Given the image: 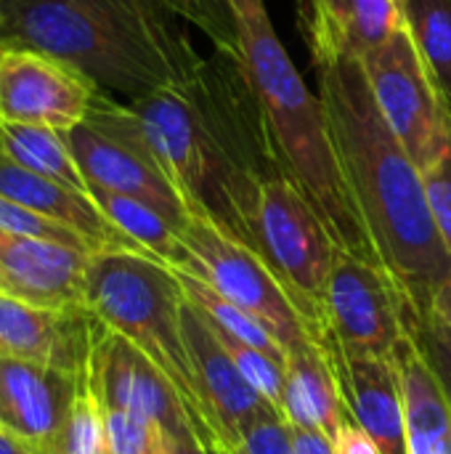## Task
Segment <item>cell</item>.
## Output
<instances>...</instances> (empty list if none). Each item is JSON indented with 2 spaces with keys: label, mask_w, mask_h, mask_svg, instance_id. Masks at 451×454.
I'll return each mask as SVG.
<instances>
[{
  "label": "cell",
  "mask_w": 451,
  "mask_h": 454,
  "mask_svg": "<svg viewBox=\"0 0 451 454\" xmlns=\"http://www.w3.org/2000/svg\"><path fill=\"white\" fill-rule=\"evenodd\" d=\"M130 106L189 213L255 247L260 189L279 170L239 67L215 51L189 80Z\"/></svg>",
  "instance_id": "1"
},
{
  "label": "cell",
  "mask_w": 451,
  "mask_h": 454,
  "mask_svg": "<svg viewBox=\"0 0 451 454\" xmlns=\"http://www.w3.org/2000/svg\"><path fill=\"white\" fill-rule=\"evenodd\" d=\"M332 144L380 263L417 317H428L451 255L433 223L423 170L383 117L354 56H311Z\"/></svg>",
  "instance_id": "2"
},
{
  "label": "cell",
  "mask_w": 451,
  "mask_h": 454,
  "mask_svg": "<svg viewBox=\"0 0 451 454\" xmlns=\"http://www.w3.org/2000/svg\"><path fill=\"white\" fill-rule=\"evenodd\" d=\"M170 5L239 67L276 170L314 205L338 247L383 266L346 184L319 93L306 85L276 37L266 0H173Z\"/></svg>",
  "instance_id": "3"
},
{
  "label": "cell",
  "mask_w": 451,
  "mask_h": 454,
  "mask_svg": "<svg viewBox=\"0 0 451 454\" xmlns=\"http://www.w3.org/2000/svg\"><path fill=\"white\" fill-rule=\"evenodd\" d=\"M0 45L61 59L128 104L189 80L207 59L167 0H3Z\"/></svg>",
  "instance_id": "4"
},
{
  "label": "cell",
  "mask_w": 451,
  "mask_h": 454,
  "mask_svg": "<svg viewBox=\"0 0 451 454\" xmlns=\"http://www.w3.org/2000/svg\"><path fill=\"white\" fill-rule=\"evenodd\" d=\"M183 287L162 261L138 250H104L90 255L88 309L165 372L183 399L202 447L210 454H229L202 410L183 340Z\"/></svg>",
  "instance_id": "5"
},
{
  "label": "cell",
  "mask_w": 451,
  "mask_h": 454,
  "mask_svg": "<svg viewBox=\"0 0 451 454\" xmlns=\"http://www.w3.org/2000/svg\"><path fill=\"white\" fill-rule=\"evenodd\" d=\"M64 136L88 189L141 200L181 229L189 223L191 213L128 101L98 90L85 120Z\"/></svg>",
  "instance_id": "6"
},
{
  "label": "cell",
  "mask_w": 451,
  "mask_h": 454,
  "mask_svg": "<svg viewBox=\"0 0 451 454\" xmlns=\"http://www.w3.org/2000/svg\"><path fill=\"white\" fill-rule=\"evenodd\" d=\"M255 247L322 343L327 333L324 293L340 247L314 205L282 173L260 189Z\"/></svg>",
  "instance_id": "7"
},
{
  "label": "cell",
  "mask_w": 451,
  "mask_h": 454,
  "mask_svg": "<svg viewBox=\"0 0 451 454\" xmlns=\"http://www.w3.org/2000/svg\"><path fill=\"white\" fill-rule=\"evenodd\" d=\"M183 245L191 255L183 274L202 279L221 298L263 322L287 351L306 340L319 343L316 333L255 247L226 234L207 218L194 215L183 226Z\"/></svg>",
  "instance_id": "8"
},
{
  "label": "cell",
  "mask_w": 451,
  "mask_h": 454,
  "mask_svg": "<svg viewBox=\"0 0 451 454\" xmlns=\"http://www.w3.org/2000/svg\"><path fill=\"white\" fill-rule=\"evenodd\" d=\"M372 96L396 138L420 170L433 165L451 144V114L407 32V24L388 43L362 59Z\"/></svg>",
  "instance_id": "9"
},
{
  "label": "cell",
  "mask_w": 451,
  "mask_h": 454,
  "mask_svg": "<svg viewBox=\"0 0 451 454\" xmlns=\"http://www.w3.org/2000/svg\"><path fill=\"white\" fill-rule=\"evenodd\" d=\"M409 311L412 303L383 266L338 253L324 293V325L346 354L393 356L409 330Z\"/></svg>",
  "instance_id": "10"
},
{
  "label": "cell",
  "mask_w": 451,
  "mask_h": 454,
  "mask_svg": "<svg viewBox=\"0 0 451 454\" xmlns=\"http://www.w3.org/2000/svg\"><path fill=\"white\" fill-rule=\"evenodd\" d=\"M98 96L74 67L32 48H0V120L72 130Z\"/></svg>",
  "instance_id": "11"
},
{
  "label": "cell",
  "mask_w": 451,
  "mask_h": 454,
  "mask_svg": "<svg viewBox=\"0 0 451 454\" xmlns=\"http://www.w3.org/2000/svg\"><path fill=\"white\" fill-rule=\"evenodd\" d=\"M90 380L109 412L146 418L157 423L167 436L194 431L191 415L165 372L141 348H136L120 333L109 330L104 322L98 325L93 340Z\"/></svg>",
  "instance_id": "12"
},
{
  "label": "cell",
  "mask_w": 451,
  "mask_h": 454,
  "mask_svg": "<svg viewBox=\"0 0 451 454\" xmlns=\"http://www.w3.org/2000/svg\"><path fill=\"white\" fill-rule=\"evenodd\" d=\"M181 322L207 426L218 436L221 447L226 452H234L239 450L242 431L250 423L274 415L276 410L245 380V375L223 348L221 338L189 306V301L183 303Z\"/></svg>",
  "instance_id": "13"
},
{
  "label": "cell",
  "mask_w": 451,
  "mask_h": 454,
  "mask_svg": "<svg viewBox=\"0 0 451 454\" xmlns=\"http://www.w3.org/2000/svg\"><path fill=\"white\" fill-rule=\"evenodd\" d=\"M90 250L0 231V293L43 309H88Z\"/></svg>",
  "instance_id": "14"
},
{
  "label": "cell",
  "mask_w": 451,
  "mask_h": 454,
  "mask_svg": "<svg viewBox=\"0 0 451 454\" xmlns=\"http://www.w3.org/2000/svg\"><path fill=\"white\" fill-rule=\"evenodd\" d=\"M98 317L90 309H43L0 293V356L80 375L93 351Z\"/></svg>",
  "instance_id": "15"
},
{
  "label": "cell",
  "mask_w": 451,
  "mask_h": 454,
  "mask_svg": "<svg viewBox=\"0 0 451 454\" xmlns=\"http://www.w3.org/2000/svg\"><path fill=\"white\" fill-rule=\"evenodd\" d=\"M322 346L335 364L351 423L375 442L380 454H407L404 394L393 356L346 354L327 333Z\"/></svg>",
  "instance_id": "16"
},
{
  "label": "cell",
  "mask_w": 451,
  "mask_h": 454,
  "mask_svg": "<svg viewBox=\"0 0 451 454\" xmlns=\"http://www.w3.org/2000/svg\"><path fill=\"white\" fill-rule=\"evenodd\" d=\"M77 391V375L0 356V426L37 454L53 447Z\"/></svg>",
  "instance_id": "17"
},
{
  "label": "cell",
  "mask_w": 451,
  "mask_h": 454,
  "mask_svg": "<svg viewBox=\"0 0 451 454\" xmlns=\"http://www.w3.org/2000/svg\"><path fill=\"white\" fill-rule=\"evenodd\" d=\"M0 194L13 200L16 205L80 234L93 253L104 250H138L96 205L88 192L72 189L53 178H43L19 162H13L0 149ZM144 253V250H138Z\"/></svg>",
  "instance_id": "18"
},
{
  "label": "cell",
  "mask_w": 451,
  "mask_h": 454,
  "mask_svg": "<svg viewBox=\"0 0 451 454\" xmlns=\"http://www.w3.org/2000/svg\"><path fill=\"white\" fill-rule=\"evenodd\" d=\"M298 27L311 56L364 59L404 27L401 0H298Z\"/></svg>",
  "instance_id": "19"
},
{
  "label": "cell",
  "mask_w": 451,
  "mask_h": 454,
  "mask_svg": "<svg viewBox=\"0 0 451 454\" xmlns=\"http://www.w3.org/2000/svg\"><path fill=\"white\" fill-rule=\"evenodd\" d=\"M287 391L284 420L290 426L316 428L330 442L338 439L351 415L340 391V380L327 348L316 340H306L287 351Z\"/></svg>",
  "instance_id": "20"
},
{
  "label": "cell",
  "mask_w": 451,
  "mask_h": 454,
  "mask_svg": "<svg viewBox=\"0 0 451 454\" xmlns=\"http://www.w3.org/2000/svg\"><path fill=\"white\" fill-rule=\"evenodd\" d=\"M401 378L407 454H451V407L417 338L407 330L393 351Z\"/></svg>",
  "instance_id": "21"
},
{
  "label": "cell",
  "mask_w": 451,
  "mask_h": 454,
  "mask_svg": "<svg viewBox=\"0 0 451 454\" xmlns=\"http://www.w3.org/2000/svg\"><path fill=\"white\" fill-rule=\"evenodd\" d=\"M90 197L96 200L101 213L133 245H138V250H144L146 255L162 261L165 266L175 271H183L189 266L191 255H189V247L183 245V229L175 226L157 207L141 200L125 197V194L106 192V189H90Z\"/></svg>",
  "instance_id": "22"
},
{
  "label": "cell",
  "mask_w": 451,
  "mask_h": 454,
  "mask_svg": "<svg viewBox=\"0 0 451 454\" xmlns=\"http://www.w3.org/2000/svg\"><path fill=\"white\" fill-rule=\"evenodd\" d=\"M0 149L27 170L90 194L88 181L82 178L72 157V149L66 144V136L61 130H53L48 125H24V122L0 120Z\"/></svg>",
  "instance_id": "23"
},
{
  "label": "cell",
  "mask_w": 451,
  "mask_h": 454,
  "mask_svg": "<svg viewBox=\"0 0 451 454\" xmlns=\"http://www.w3.org/2000/svg\"><path fill=\"white\" fill-rule=\"evenodd\" d=\"M175 271V269H173ZM181 287H183V295L189 301V306L221 335H229V338H237L247 346H253L255 351L271 356L274 362L279 364H287V348L282 346V340L263 325L258 322L255 317H250L247 311H242L239 306L229 303L226 298H221L210 285H205L202 279L191 277V274H183V271H175Z\"/></svg>",
  "instance_id": "24"
},
{
  "label": "cell",
  "mask_w": 451,
  "mask_h": 454,
  "mask_svg": "<svg viewBox=\"0 0 451 454\" xmlns=\"http://www.w3.org/2000/svg\"><path fill=\"white\" fill-rule=\"evenodd\" d=\"M407 32L451 114V0H401Z\"/></svg>",
  "instance_id": "25"
},
{
  "label": "cell",
  "mask_w": 451,
  "mask_h": 454,
  "mask_svg": "<svg viewBox=\"0 0 451 454\" xmlns=\"http://www.w3.org/2000/svg\"><path fill=\"white\" fill-rule=\"evenodd\" d=\"M93 354V351H90ZM48 454H112L109 450V428H106V407L101 404L93 380L90 362L77 375V391L66 420Z\"/></svg>",
  "instance_id": "26"
},
{
  "label": "cell",
  "mask_w": 451,
  "mask_h": 454,
  "mask_svg": "<svg viewBox=\"0 0 451 454\" xmlns=\"http://www.w3.org/2000/svg\"><path fill=\"white\" fill-rule=\"evenodd\" d=\"M106 428L112 454H167V434L146 418L106 410Z\"/></svg>",
  "instance_id": "27"
},
{
  "label": "cell",
  "mask_w": 451,
  "mask_h": 454,
  "mask_svg": "<svg viewBox=\"0 0 451 454\" xmlns=\"http://www.w3.org/2000/svg\"><path fill=\"white\" fill-rule=\"evenodd\" d=\"M0 231L5 234H24V237H43V239H53V242H64V245H74V247H85L93 253V247L74 231L16 205L13 200L0 194Z\"/></svg>",
  "instance_id": "28"
},
{
  "label": "cell",
  "mask_w": 451,
  "mask_h": 454,
  "mask_svg": "<svg viewBox=\"0 0 451 454\" xmlns=\"http://www.w3.org/2000/svg\"><path fill=\"white\" fill-rule=\"evenodd\" d=\"M407 327L409 333L417 338L431 370L436 372L441 388H444V396L451 407V335L439 325L433 322L431 317H417L415 311H409L407 317Z\"/></svg>",
  "instance_id": "29"
},
{
  "label": "cell",
  "mask_w": 451,
  "mask_h": 454,
  "mask_svg": "<svg viewBox=\"0 0 451 454\" xmlns=\"http://www.w3.org/2000/svg\"><path fill=\"white\" fill-rule=\"evenodd\" d=\"M423 186L439 237L451 255V144L433 165L423 170Z\"/></svg>",
  "instance_id": "30"
},
{
  "label": "cell",
  "mask_w": 451,
  "mask_h": 454,
  "mask_svg": "<svg viewBox=\"0 0 451 454\" xmlns=\"http://www.w3.org/2000/svg\"><path fill=\"white\" fill-rule=\"evenodd\" d=\"M239 450L245 454H295L292 428L284 415H266L242 431Z\"/></svg>",
  "instance_id": "31"
},
{
  "label": "cell",
  "mask_w": 451,
  "mask_h": 454,
  "mask_svg": "<svg viewBox=\"0 0 451 454\" xmlns=\"http://www.w3.org/2000/svg\"><path fill=\"white\" fill-rule=\"evenodd\" d=\"M332 447H335V454H380L375 442L356 423H346L338 439L332 442Z\"/></svg>",
  "instance_id": "32"
},
{
  "label": "cell",
  "mask_w": 451,
  "mask_h": 454,
  "mask_svg": "<svg viewBox=\"0 0 451 454\" xmlns=\"http://www.w3.org/2000/svg\"><path fill=\"white\" fill-rule=\"evenodd\" d=\"M292 428V442H295V454H335L332 442L316 431V428H303V426H290Z\"/></svg>",
  "instance_id": "33"
},
{
  "label": "cell",
  "mask_w": 451,
  "mask_h": 454,
  "mask_svg": "<svg viewBox=\"0 0 451 454\" xmlns=\"http://www.w3.org/2000/svg\"><path fill=\"white\" fill-rule=\"evenodd\" d=\"M428 317H431L433 322H439V325L451 335V271L447 274V279L441 282V287L436 290Z\"/></svg>",
  "instance_id": "34"
},
{
  "label": "cell",
  "mask_w": 451,
  "mask_h": 454,
  "mask_svg": "<svg viewBox=\"0 0 451 454\" xmlns=\"http://www.w3.org/2000/svg\"><path fill=\"white\" fill-rule=\"evenodd\" d=\"M167 454H210L202 442L197 439L194 431L181 434V436H167Z\"/></svg>",
  "instance_id": "35"
},
{
  "label": "cell",
  "mask_w": 451,
  "mask_h": 454,
  "mask_svg": "<svg viewBox=\"0 0 451 454\" xmlns=\"http://www.w3.org/2000/svg\"><path fill=\"white\" fill-rule=\"evenodd\" d=\"M0 454H37L24 439H19L13 431L0 426Z\"/></svg>",
  "instance_id": "36"
},
{
  "label": "cell",
  "mask_w": 451,
  "mask_h": 454,
  "mask_svg": "<svg viewBox=\"0 0 451 454\" xmlns=\"http://www.w3.org/2000/svg\"><path fill=\"white\" fill-rule=\"evenodd\" d=\"M229 454H245L242 450H234V452H229Z\"/></svg>",
  "instance_id": "37"
},
{
  "label": "cell",
  "mask_w": 451,
  "mask_h": 454,
  "mask_svg": "<svg viewBox=\"0 0 451 454\" xmlns=\"http://www.w3.org/2000/svg\"><path fill=\"white\" fill-rule=\"evenodd\" d=\"M0 5H3V0H0ZM0 48H3V45H0Z\"/></svg>",
  "instance_id": "38"
},
{
  "label": "cell",
  "mask_w": 451,
  "mask_h": 454,
  "mask_svg": "<svg viewBox=\"0 0 451 454\" xmlns=\"http://www.w3.org/2000/svg\"><path fill=\"white\" fill-rule=\"evenodd\" d=\"M167 3H173V0H167Z\"/></svg>",
  "instance_id": "39"
}]
</instances>
